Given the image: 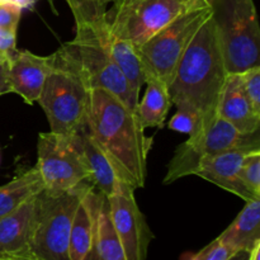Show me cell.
<instances>
[{
    "label": "cell",
    "instance_id": "1",
    "mask_svg": "<svg viewBox=\"0 0 260 260\" xmlns=\"http://www.w3.org/2000/svg\"><path fill=\"white\" fill-rule=\"evenodd\" d=\"M85 126L119 178L135 190L144 187L152 137L145 135L136 113L109 91L91 89Z\"/></svg>",
    "mask_w": 260,
    "mask_h": 260
},
{
    "label": "cell",
    "instance_id": "2",
    "mask_svg": "<svg viewBox=\"0 0 260 260\" xmlns=\"http://www.w3.org/2000/svg\"><path fill=\"white\" fill-rule=\"evenodd\" d=\"M226 76L215 20L211 17L190 41L168 85L177 108L198 114L201 126L197 132L210 127L218 117L217 106Z\"/></svg>",
    "mask_w": 260,
    "mask_h": 260
},
{
    "label": "cell",
    "instance_id": "3",
    "mask_svg": "<svg viewBox=\"0 0 260 260\" xmlns=\"http://www.w3.org/2000/svg\"><path fill=\"white\" fill-rule=\"evenodd\" d=\"M109 35V33H108ZM108 37V36H107ZM101 37L90 25H76L75 37L61 46L56 55L76 70L89 89H103L136 112L139 94L135 93Z\"/></svg>",
    "mask_w": 260,
    "mask_h": 260
},
{
    "label": "cell",
    "instance_id": "4",
    "mask_svg": "<svg viewBox=\"0 0 260 260\" xmlns=\"http://www.w3.org/2000/svg\"><path fill=\"white\" fill-rule=\"evenodd\" d=\"M211 7L228 74L260 66V28L253 0H215Z\"/></svg>",
    "mask_w": 260,
    "mask_h": 260
},
{
    "label": "cell",
    "instance_id": "5",
    "mask_svg": "<svg viewBox=\"0 0 260 260\" xmlns=\"http://www.w3.org/2000/svg\"><path fill=\"white\" fill-rule=\"evenodd\" d=\"M89 91L76 70L53 53V68L37 101L45 112L50 132L74 136L85 127Z\"/></svg>",
    "mask_w": 260,
    "mask_h": 260
},
{
    "label": "cell",
    "instance_id": "6",
    "mask_svg": "<svg viewBox=\"0 0 260 260\" xmlns=\"http://www.w3.org/2000/svg\"><path fill=\"white\" fill-rule=\"evenodd\" d=\"M211 17L212 7L206 0H201L139 46L137 50L147 75L169 85L190 41Z\"/></svg>",
    "mask_w": 260,
    "mask_h": 260
},
{
    "label": "cell",
    "instance_id": "7",
    "mask_svg": "<svg viewBox=\"0 0 260 260\" xmlns=\"http://www.w3.org/2000/svg\"><path fill=\"white\" fill-rule=\"evenodd\" d=\"M86 182L61 193L42 190L37 196L38 213L32 249L45 260H69L73 221L81 197L90 187Z\"/></svg>",
    "mask_w": 260,
    "mask_h": 260
},
{
    "label": "cell",
    "instance_id": "8",
    "mask_svg": "<svg viewBox=\"0 0 260 260\" xmlns=\"http://www.w3.org/2000/svg\"><path fill=\"white\" fill-rule=\"evenodd\" d=\"M198 2L201 0H114L107 10L109 33L139 47Z\"/></svg>",
    "mask_w": 260,
    "mask_h": 260
},
{
    "label": "cell",
    "instance_id": "9",
    "mask_svg": "<svg viewBox=\"0 0 260 260\" xmlns=\"http://www.w3.org/2000/svg\"><path fill=\"white\" fill-rule=\"evenodd\" d=\"M259 131L243 135L220 116L210 127L190 135L189 139L175 149L168 165L164 184H172L180 178L194 175L203 159L236 147H260Z\"/></svg>",
    "mask_w": 260,
    "mask_h": 260
},
{
    "label": "cell",
    "instance_id": "10",
    "mask_svg": "<svg viewBox=\"0 0 260 260\" xmlns=\"http://www.w3.org/2000/svg\"><path fill=\"white\" fill-rule=\"evenodd\" d=\"M36 167L43 180L45 190L50 193L75 189L89 182L76 135L61 136L52 132L38 135Z\"/></svg>",
    "mask_w": 260,
    "mask_h": 260
},
{
    "label": "cell",
    "instance_id": "11",
    "mask_svg": "<svg viewBox=\"0 0 260 260\" xmlns=\"http://www.w3.org/2000/svg\"><path fill=\"white\" fill-rule=\"evenodd\" d=\"M112 225L123 249L126 260H146L154 239L151 229L135 198V189L128 184L107 197Z\"/></svg>",
    "mask_w": 260,
    "mask_h": 260
},
{
    "label": "cell",
    "instance_id": "12",
    "mask_svg": "<svg viewBox=\"0 0 260 260\" xmlns=\"http://www.w3.org/2000/svg\"><path fill=\"white\" fill-rule=\"evenodd\" d=\"M103 197L93 185L81 197L71 228L69 260H98V217Z\"/></svg>",
    "mask_w": 260,
    "mask_h": 260
},
{
    "label": "cell",
    "instance_id": "13",
    "mask_svg": "<svg viewBox=\"0 0 260 260\" xmlns=\"http://www.w3.org/2000/svg\"><path fill=\"white\" fill-rule=\"evenodd\" d=\"M53 68V53L35 55L30 51H15L8 60L10 91L17 93L28 104L38 101L48 74Z\"/></svg>",
    "mask_w": 260,
    "mask_h": 260
},
{
    "label": "cell",
    "instance_id": "14",
    "mask_svg": "<svg viewBox=\"0 0 260 260\" xmlns=\"http://www.w3.org/2000/svg\"><path fill=\"white\" fill-rule=\"evenodd\" d=\"M256 149H260V147H236V149L206 157L198 165L194 175H198L202 179L213 183L217 187L243 198L245 202L251 200H260L249 192L240 178L241 167H243L245 156Z\"/></svg>",
    "mask_w": 260,
    "mask_h": 260
},
{
    "label": "cell",
    "instance_id": "15",
    "mask_svg": "<svg viewBox=\"0 0 260 260\" xmlns=\"http://www.w3.org/2000/svg\"><path fill=\"white\" fill-rule=\"evenodd\" d=\"M217 114L233 124L240 134H255L260 128V113L254 111L241 84L240 74H228L220 101Z\"/></svg>",
    "mask_w": 260,
    "mask_h": 260
},
{
    "label": "cell",
    "instance_id": "16",
    "mask_svg": "<svg viewBox=\"0 0 260 260\" xmlns=\"http://www.w3.org/2000/svg\"><path fill=\"white\" fill-rule=\"evenodd\" d=\"M76 139L83 155L84 164L88 170L89 182L98 192L106 197H111L121 189L122 185L127 184L117 174L107 155L91 139L86 126L76 134Z\"/></svg>",
    "mask_w": 260,
    "mask_h": 260
},
{
    "label": "cell",
    "instance_id": "17",
    "mask_svg": "<svg viewBox=\"0 0 260 260\" xmlns=\"http://www.w3.org/2000/svg\"><path fill=\"white\" fill-rule=\"evenodd\" d=\"M37 196L0 217V253L32 246L37 223Z\"/></svg>",
    "mask_w": 260,
    "mask_h": 260
},
{
    "label": "cell",
    "instance_id": "18",
    "mask_svg": "<svg viewBox=\"0 0 260 260\" xmlns=\"http://www.w3.org/2000/svg\"><path fill=\"white\" fill-rule=\"evenodd\" d=\"M217 239L235 251H250L260 241V200L248 201L233 223Z\"/></svg>",
    "mask_w": 260,
    "mask_h": 260
},
{
    "label": "cell",
    "instance_id": "19",
    "mask_svg": "<svg viewBox=\"0 0 260 260\" xmlns=\"http://www.w3.org/2000/svg\"><path fill=\"white\" fill-rule=\"evenodd\" d=\"M170 106L172 99L168 84L154 76H149L146 90L135 112L142 128H162Z\"/></svg>",
    "mask_w": 260,
    "mask_h": 260
},
{
    "label": "cell",
    "instance_id": "20",
    "mask_svg": "<svg viewBox=\"0 0 260 260\" xmlns=\"http://www.w3.org/2000/svg\"><path fill=\"white\" fill-rule=\"evenodd\" d=\"M106 46L132 90L140 95L149 75L136 46L128 41L112 36L111 33L107 37Z\"/></svg>",
    "mask_w": 260,
    "mask_h": 260
},
{
    "label": "cell",
    "instance_id": "21",
    "mask_svg": "<svg viewBox=\"0 0 260 260\" xmlns=\"http://www.w3.org/2000/svg\"><path fill=\"white\" fill-rule=\"evenodd\" d=\"M45 190L37 167H33L0 187V217Z\"/></svg>",
    "mask_w": 260,
    "mask_h": 260
},
{
    "label": "cell",
    "instance_id": "22",
    "mask_svg": "<svg viewBox=\"0 0 260 260\" xmlns=\"http://www.w3.org/2000/svg\"><path fill=\"white\" fill-rule=\"evenodd\" d=\"M75 19L76 25H90L104 37L108 35L107 7L114 0H65Z\"/></svg>",
    "mask_w": 260,
    "mask_h": 260
},
{
    "label": "cell",
    "instance_id": "23",
    "mask_svg": "<svg viewBox=\"0 0 260 260\" xmlns=\"http://www.w3.org/2000/svg\"><path fill=\"white\" fill-rule=\"evenodd\" d=\"M96 255H98V260H126L118 236L112 225L108 200L106 196L102 200L101 210H99Z\"/></svg>",
    "mask_w": 260,
    "mask_h": 260
},
{
    "label": "cell",
    "instance_id": "24",
    "mask_svg": "<svg viewBox=\"0 0 260 260\" xmlns=\"http://www.w3.org/2000/svg\"><path fill=\"white\" fill-rule=\"evenodd\" d=\"M240 178L249 192L255 198H260V149L253 150L246 155Z\"/></svg>",
    "mask_w": 260,
    "mask_h": 260
},
{
    "label": "cell",
    "instance_id": "25",
    "mask_svg": "<svg viewBox=\"0 0 260 260\" xmlns=\"http://www.w3.org/2000/svg\"><path fill=\"white\" fill-rule=\"evenodd\" d=\"M239 74L249 102L254 111L260 113V66H254Z\"/></svg>",
    "mask_w": 260,
    "mask_h": 260
},
{
    "label": "cell",
    "instance_id": "26",
    "mask_svg": "<svg viewBox=\"0 0 260 260\" xmlns=\"http://www.w3.org/2000/svg\"><path fill=\"white\" fill-rule=\"evenodd\" d=\"M169 128L179 134L193 135L198 131L201 126V118L194 112L185 108H178L177 113L170 118Z\"/></svg>",
    "mask_w": 260,
    "mask_h": 260
},
{
    "label": "cell",
    "instance_id": "27",
    "mask_svg": "<svg viewBox=\"0 0 260 260\" xmlns=\"http://www.w3.org/2000/svg\"><path fill=\"white\" fill-rule=\"evenodd\" d=\"M235 250H233L229 246L223 245L218 239H215L212 243L192 255L189 260H226L230 258Z\"/></svg>",
    "mask_w": 260,
    "mask_h": 260
},
{
    "label": "cell",
    "instance_id": "28",
    "mask_svg": "<svg viewBox=\"0 0 260 260\" xmlns=\"http://www.w3.org/2000/svg\"><path fill=\"white\" fill-rule=\"evenodd\" d=\"M22 9L12 2H0V28L18 29Z\"/></svg>",
    "mask_w": 260,
    "mask_h": 260
},
{
    "label": "cell",
    "instance_id": "29",
    "mask_svg": "<svg viewBox=\"0 0 260 260\" xmlns=\"http://www.w3.org/2000/svg\"><path fill=\"white\" fill-rule=\"evenodd\" d=\"M15 45H17V30L0 28V55L5 60H9L14 55L17 51Z\"/></svg>",
    "mask_w": 260,
    "mask_h": 260
},
{
    "label": "cell",
    "instance_id": "30",
    "mask_svg": "<svg viewBox=\"0 0 260 260\" xmlns=\"http://www.w3.org/2000/svg\"><path fill=\"white\" fill-rule=\"evenodd\" d=\"M0 260H45L41 258L37 253L30 248L22 249V250L15 251H4L0 253Z\"/></svg>",
    "mask_w": 260,
    "mask_h": 260
},
{
    "label": "cell",
    "instance_id": "31",
    "mask_svg": "<svg viewBox=\"0 0 260 260\" xmlns=\"http://www.w3.org/2000/svg\"><path fill=\"white\" fill-rule=\"evenodd\" d=\"M10 91L9 81H8V61L0 62V95H4Z\"/></svg>",
    "mask_w": 260,
    "mask_h": 260
},
{
    "label": "cell",
    "instance_id": "32",
    "mask_svg": "<svg viewBox=\"0 0 260 260\" xmlns=\"http://www.w3.org/2000/svg\"><path fill=\"white\" fill-rule=\"evenodd\" d=\"M9 2L17 4L18 7L23 10V9H30V8H33V5H35L38 0H9Z\"/></svg>",
    "mask_w": 260,
    "mask_h": 260
},
{
    "label": "cell",
    "instance_id": "33",
    "mask_svg": "<svg viewBox=\"0 0 260 260\" xmlns=\"http://www.w3.org/2000/svg\"><path fill=\"white\" fill-rule=\"evenodd\" d=\"M249 258H250V251L238 250L226 260H249Z\"/></svg>",
    "mask_w": 260,
    "mask_h": 260
},
{
    "label": "cell",
    "instance_id": "34",
    "mask_svg": "<svg viewBox=\"0 0 260 260\" xmlns=\"http://www.w3.org/2000/svg\"><path fill=\"white\" fill-rule=\"evenodd\" d=\"M3 61H8V60H5V58H4V57H3V56H2V55H0V62H3Z\"/></svg>",
    "mask_w": 260,
    "mask_h": 260
},
{
    "label": "cell",
    "instance_id": "35",
    "mask_svg": "<svg viewBox=\"0 0 260 260\" xmlns=\"http://www.w3.org/2000/svg\"><path fill=\"white\" fill-rule=\"evenodd\" d=\"M206 2H207V3H208V4H210V5H211V4H212V3H213V2H215V0H206Z\"/></svg>",
    "mask_w": 260,
    "mask_h": 260
},
{
    "label": "cell",
    "instance_id": "36",
    "mask_svg": "<svg viewBox=\"0 0 260 260\" xmlns=\"http://www.w3.org/2000/svg\"><path fill=\"white\" fill-rule=\"evenodd\" d=\"M0 2H9V0H0Z\"/></svg>",
    "mask_w": 260,
    "mask_h": 260
}]
</instances>
